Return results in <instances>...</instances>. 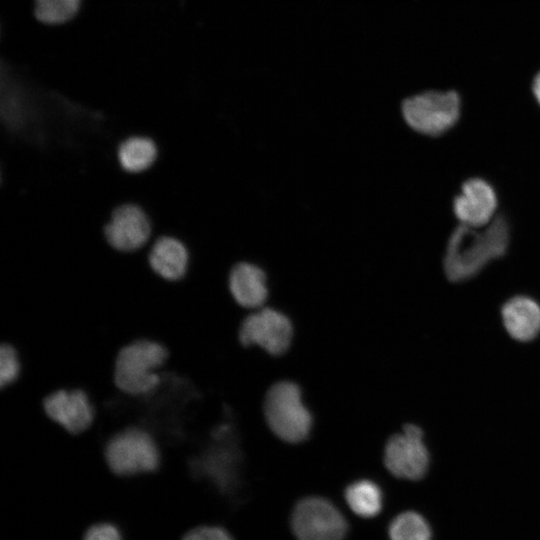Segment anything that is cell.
Returning <instances> with one entry per match:
<instances>
[{
	"instance_id": "3957f363",
	"label": "cell",
	"mask_w": 540,
	"mask_h": 540,
	"mask_svg": "<svg viewBox=\"0 0 540 540\" xmlns=\"http://www.w3.org/2000/svg\"><path fill=\"white\" fill-rule=\"evenodd\" d=\"M104 459L109 470L118 477H134L159 469L162 453L156 438L147 429L127 426L106 441Z\"/></svg>"
},
{
	"instance_id": "5b68a950",
	"label": "cell",
	"mask_w": 540,
	"mask_h": 540,
	"mask_svg": "<svg viewBox=\"0 0 540 540\" xmlns=\"http://www.w3.org/2000/svg\"><path fill=\"white\" fill-rule=\"evenodd\" d=\"M264 412L272 432L284 441L300 442L310 432L311 415L302 402L299 387L292 382H279L269 389Z\"/></svg>"
},
{
	"instance_id": "5bb4252c",
	"label": "cell",
	"mask_w": 540,
	"mask_h": 540,
	"mask_svg": "<svg viewBox=\"0 0 540 540\" xmlns=\"http://www.w3.org/2000/svg\"><path fill=\"white\" fill-rule=\"evenodd\" d=\"M229 290L235 301L246 308L261 306L267 298L264 272L249 263H239L229 276Z\"/></svg>"
},
{
	"instance_id": "6da1fadb",
	"label": "cell",
	"mask_w": 540,
	"mask_h": 540,
	"mask_svg": "<svg viewBox=\"0 0 540 540\" xmlns=\"http://www.w3.org/2000/svg\"><path fill=\"white\" fill-rule=\"evenodd\" d=\"M510 226L504 215H496L484 227L460 224L451 233L443 259L445 275L452 282L468 280L489 262L506 253Z\"/></svg>"
},
{
	"instance_id": "9a60e30c",
	"label": "cell",
	"mask_w": 540,
	"mask_h": 540,
	"mask_svg": "<svg viewBox=\"0 0 540 540\" xmlns=\"http://www.w3.org/2000/svg\"><path fill=\"white\" fill-rule=\"evenodd\" d=\"M345 499L350 509L364 518L375 517L382 509L383 494L371 480H358L345 490Z\"/></svg>"
},
{
	"instance_id": "4fadbf2b",
	"label": "cell",
	"mask_w": 540,
	"mask_h": 540,
	"mask_svg": "<svg viewBox=\"0 0 540 540\" xmlns=\"http://www.w3.org/2000/svg\"><path fill=\"white\" fill-rule=\"evenodd\" d=\"M152 271L162 280L176 282L186 274L188 252L185 246L171 237L158 239L148 257Z\"/></svg>"
},
{
	"instance_id": "8fae6325",
	"label": "cell",
	"mask_w": 540,
	"mask_h": 540,
	"mask_svg": "<svg viewBox=\"0 0 540 540\" xmlns=\"http://www.w3.org/2000/svg\"><path fill=\"white\" fill-rule=\"evenodd\" d=\"M150 222L141 208L126 204L118 207L105 227L109 244L120 251H134L149 239Z\"/></svg>"
},
{
	"instance_id": "ac0fdd59",
	"label": "cell",
	"mask_w": 540,
	"mask_h": 540,
	"mask_svg": "<svg viewBox=\"0 0 540 540\" xmlns=\"http://www.w3.org/2000/svg\"><path fill=\"white\" fill-rule=\"evenodd\" d=\"M35 17L46 24H61L77 13L80 0H34Z\"/></svg>"
},
{
	"instance_id": "ba28073f",
	"label": "cell",
	"mask_w": 540,
	"mask_h": 540,
	"mask_svg": "<svg viewBox=\"0 0 540 540\" xmlns=\"http://www.w3.org/2000/svg\"><path fill=\"white\" fill-rule=\"evenodd\" d=\"M46 415L72 435L88 430L95 421L96 408L81 388L58 389L42 401Z\"/></svg>"
},
{
	"instance_id": "ffe728a7",
	"label": "cell",
	"mask_w": 540,
	"mask_h": 540,
	"mask_svg": "<svg viewBox=\"0 0 540 540\" xmlns=\"http://www.w3.org/2000/svg\"><path fill=\"white\" fill-rule=\"evenodd\" d=\"M81 540H123V535L112 522L99 521L84 530Z\"/></svg>"
},
{
	"instance_id": "8992f818",
	"label": "cell",
	"mask_w": 540,
	"mask_h": 540,
	"mask_svg": "<svg viewBox=\"0 0 540 540\" xmlns=\"http://www.w3.org/2000/svg\"><path fill=\"white\" fill-rule=\"evenodd\" d=\"M291 526L298 540H342L348 529L341 512L320 497L299 501L292 513Z\"/></svg>"
},
{
	"instance_id": "2e32d148",
	"label": "cell",
	"mask_w": 540,
	"mask_h": 540,
	"mask_svg": "<svg viewBox=\"0 0 540 540\" xmlns=\"http://www.w3.org/2000/svg\"><path fill=\"white\" fill-rule=\"evenodd\" d=\"M157 149L154 142L147 137H131L121 143L118 149V160L122 168L137 173L149 168L155 161Z\"/></svg>"
},
{
	"instance_id": "30bf717a",
	"label": "cell",
	"mask_w": 540,
	"mask_h": 540,
	"mask_svg": "<svg viewBox=\"0 0 540 540\" xmlns=\"http://www.w3.org/2000/svg\"><path fill=\"white\" fill-rule=\"evenodd\" d=\"M497 195L486 180L473 177L466 180L453 200V212L460 224L484 227L496 216Z\"/></svg>"
},
{
	"instance_id": "7c38bea8",
	"label": "cell",
	"mask_w": 540,
	"mask_h": 540,
	"mask_svg": "<svg viewBox=\"0 0 540 540\" xmlns=\"http://www.w3.org/2000/svg\"><path fill=\"white\" fill-rule=\"evenodd\" d=\"M507 333L515 340L528 342L540 333V304L533 298L518 295L507 300L501 308Z\"/></svg>"
},
{
	"instance_id": "7a4b0ae2",
	"label": "cell",
	"mask_w": 540,
	"mask_h": 540,
	"mask_svg": "<svg viewBox=\"0 0 540 540\" xmlns=\"http://www.w3.org/2000/svg\"><path fill=\"white\" fill-rule=\"evenodd\" d=\"M169 356L168 349L151 339H137L124 345L115 358L114 384L124 394L144 396L161 382L159 370Z\"/></svg>"
},
{
	"instance_id": "7402d4cb",
	"label": "cell",
	"mask_w": 540,
	"mask_h": 540,
	"mask_svg": "<svg viewBox=\"0 0 540 540\" xmlns=\"http://www.w3.org/2000/svg\"><path fill=\"white\" fill-rule=\"evenodd\" d=\"M531 92L537 104L540 106V69L532 77Z\"/></svg>"
},
{
	"instance_id": "277c9868",
	"label": "cell",
	"mask_w": 540,
	"mask_h": 540,
	"mask_svg": "<svg viewBox=\"0 0 540 540\" xmlns=\"http://www.w3.org/2000/svg\"><path fill=\"white\" fill-rule=\"evenodd\" d=\"M461 103L456 90H427L406 98L401 110L405 122L413 130L440 136L459 120Z\"/></svg>"
},
{
	"instance_id": "44dd1931",
	"label": "cell",
	"mask_w": 540,
	"mask_h": 540,
	"mask_svg": "<svg viewBox=\"0 0 540 540\" xmlns=\"http://www.w3.org/2000/svg\"><path fill=\"white\" fill-rule=\"evenodd\" d=\"M180 540H233V538L221 527L201 525L186 531Z\"/></svg>"
},
{
	"instance_id": "9c48e42d",
	"label": "cell",
	"mask_w": 540,
	"mask_h": 540,
	"mask_svg": "<svg viewBox=\"0 0 540 540\" xmlns=\"http://www.w3.org/2000/svg\"><path fill=\"white\" fill-rule=\"evenodd\" d=\"M293 329L282 313L265 308L242 322L239 339L244 346L258 345L272 355L284 353L291 342Z\"/></svg>"
},
{
	"instance_id": "d6986e66",
	"label": "cell",
	"mask_w": 540,
	"mask_h": 540,
	"mask_svg": "<svg viewBox=\"0 0 540 540\" xmlns=\"http://www.w3.org/2000/svg\"><path fill=\"white\" fill-rule=\"evenodd\" d=\"M22 372L18 350L8 342L0 343V389L15 383Z\"/></svg>"
},
{
	"instance_id": "52a82bcc",
	"label": "cell",
	"mask_w": 540,
	"mask_h": 540,
	"mask_svg": "<svg viewBox=\"0 0 540 540\" xmlns=\"http://www.w3.org/2000/svg\"><path fill=\"white\" fill-rule=\"evenodd\" d=\"M387 469L396 477L419 480L429 467V452L423 441V431L407 424L401 433L393 435L384 451Z\"/></svg>"
},
{
	"instance_id": "e0dca14e",
	"label": "cell",
	"mask_w": 540,
	"mask_h": 540,
	"mask_svg": "<svg viewBox=\"0 0 540 540\" xmlns=\"http://www.w3.org/2000/svg\"><path fill=\"white\" fill-rule=\"evenodd\" d=\"M431 536L427 521L413 511L399 514L389 526L390 540H431Z\"/></svg>"
}]
</instances>
